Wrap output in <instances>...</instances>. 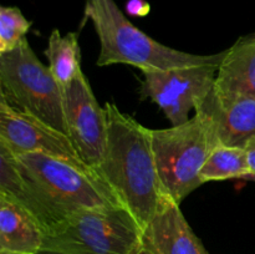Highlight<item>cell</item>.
Here are the masks:
<instances>
[{"label": "cell", "mask_w": 255, "mask_h": 254, "mask_svg": "<svg viewBox=\"0 0 255 254\" xmlns=\"http://www.w3.org/2000/svg\"><path fill=\"white\" fill-rule=\"evenodd\" d=\"M143 246L153 254H209L179 204L169 199L143 229Z\"/></svg>", "instance_id": "obj_11"}, {"label": "cell", "mask_w": 255, "mask_h": 254, "mask_svg": "<svg viewBox=\"0 0 255 254\" xmlns=\"http://www.w3.org/2000/svg\"><path fill=\"white\" fill-rule=\"evenodd\" d=\"M151 11V5L146 0H128L126 2V12L131 16H147Z\"/></svg>", "instance_id": "obj_17"}, {"label": "cell", "mask_w": 255, "mask_h": 254, "mask_svg": "<svg viewBox=\"0 0 255 254\" xmlns=\"http://www.w3.org/2000/svg\"><path fill=\"white\" fill-rule=\"evenodd\" d=\"M186 124L151 129L157 172L167 199L181 206L189 193L201 187L199 173L214 147L219 144L212 120L194 111Z\"/></svg>", "instance_id": "obj_5"}, {"label": "cell", "mask_w": 255, "mask_h": 254, "mask_svg": "<svg viewBox=\"0 0 255 254\" xmlns=\"http://www.w3.org/2000/svg\"><path fill=\"white\" fill-rule=\"evenodd\" d=\"M143 229L125 207L76 212L44 232L36 254H137Z\"/></svg>", "instance_id": "obj_4"}, {"label": "cell", "mask_w": 255, "mask_h": 254, "mask_svg": "<svg viewBox=\"0 0 255 254\" xmlns=\"http://www.w3.org/2000/svg\"><path fill=\"white\" fill-rule=\"evenodd\" d=\"M217 65L142 70L139 95L149 99L163 111L172 126L189 121L191 111H196L213 90Z\"/></svg>", "instance_id": "obj_7"}, {"label": "cell", "mask_w": 255, "mask_h": 254, "mask_svg": "<svg viewBox=\"0 0 255 254\" xmlns=\"http://www.w3.org/2000/svg\"><path fill=\"white\" fill-rule=\"evenodd\" d=\"M197 110L212 120L219 143L246 148L248 142L255 138L253 96L219 97L211 91Z\"/></svg>", "instance_id": "obj_10"}, {"label": "cell", "mask_w": 255, "mask_h": 254, "mask_svg": "<svg viewBox=\"0 0 255 254\" xmlns=\"http://www.w3.org/2000/svg\"><path fill=\"white\" fill-rule=\"evenodd\" d=\"M42 239L44 231L31 212L0 194V252L36 254Z\"/></svg>", "instance_id": "obj_13"}, {"label": "cell", "mask_w": 255, "mask_h": 254, "mask_svg": "<svg viewBox=\"0 0 255 254\" xmlns=\"http://www.w3.org/2000/svg\"><path fill=\"white\" fill-rule=\"evenodd\" d=\"M247 158H248V166L251 169L252 178H255V138L248 142L246 146Z\"/></svg>", "instance_id": "obj_18"}, {"label": "cell", "mask_w": 255, "mask_h": 254, "mask_svg": "<svg viewBox=\"0 0 255 254\" xmlns=\"http://www.w3.org/2000/svg\"><path fill=\"white\" fill-rule=\"evenodd\" d=\"M212 91L219 97H255V35L241 37L227 49Z\"/></svg>", "instance_id": "obj_12"}, {"label": "cell", "mask_w": 255, "mask_h": 254, "mask_svg": "<svg viewBox=\"0 0 255 254\" xmlns=\"http://www.w3.org/2000/svg\"><path fill=\"white\" fill-rule=\"evenodd\" d=\"M202 183L232 178H252L246 148L217 144L199 173Z\"/></svg>", "instance_id": "obj_15"}, {"label": "cell", "mask_w": 255, "mask_h": 254, "mask_svg": "<svg viewBox=\"0 0 255 254\" xmlns=\"http://www.w3.org/2000/svg\"><path fill=\"white\" fill-rule=\"evenodd\" d=\"M105 109L107 146L96 173L144 229L168 201L157 172L151 129L112 102Z\"/></svg>", "instance_id": "obj_1"}, {"label": "cell", "mask_w": 255, "mask_h": 254, "mask_svg": "<svg viewBox=\"0 0 255 254\" xmlns=\"http://www.w3.org/2000/svg\"><path fill=\"white\" fill-rule=\"evenodd\" d=\"M0 142L14 154L39 153L56 157L87 173L96 172L77 153L69 136L45 122L12 109L0 97Z\"/></svg>", "instance_id": "obj_9"}, {"label": "cell", "mask_w": 255, "mask_h": 254, "mask_svg": "<svg viewBox=\"0 0 255 254\" xmlns=\"http://www.w3.org/2000/svg\"><path fill=\"white\" fill-rule=\"evenodd\" d=\"M0 97L12 109L67 134L62 87L26 37L11 51L0 54Z\"/></svg>", "instance_id": "obj_6"}, {"label": "cell", "mask_w": 255, "mask_h": 254, "mask_svg": "<svg viewBox=\"0 0 255 254\" xmlns=\"http://www.w3.org/2000/svg\"><path fill=\"white\" fill-rule=\"evenodd\" d=\"M85 19L91 20L100 40L97 66L126 64L142 70L217 65L227 50L214 55H194L156 41L134 26L115 0H86Z\"/></svg>", "instance_id": "obj_3"}, {"label": "cell", "mask_w": 255, "mask_h": 254, "mask_svg": "<svg viewBox=\"0 0 255 254\" xmlns=\"http://www.w3.org/2000/svg\"><path fill=\"white\" fill-rule=\"evenodd\" d=\"M0 254H20V253H10V252H0Z\"/></svg>", "instance_id": "obj_20"}, {"label": "cell", "mask_w": 255, "mask_h": 254, "mask_svg": "<svg viewBox=\"0 0 255 254\" xmlns=\"http://www.w3.org/2000/svg\"><path fill=\"white\" fill-rule=\"evenodd\" d=\"M31 21L16 6L0 7V54L11 51L26 37Z\"/></svg>", "instance_id": "obj_16"}, {"label": "cell", "mask_w": 255, "mask_h": 254, "mask_svg": "<svg viewBox=\"0 0 255 254\" xmlns=\"http://www.w3.org/2000/svg\"><path fill=\"white\" fill-rule=\"evenodd\" d=\"M67 136L82 161L95 172L107 146V112L95 97L89 80L81 71L62 87Z\"/></svg>", "instance_id": "obj_8"}, {"label": "cell", "mask_w": 255, "mask_h": 254, "mask_svg": "<svg viewBox=\"0 0 255 254\" xmlns=\"http://www.w3.org/2000/svg\"><path fill=\"white\" fill-rule=\"evenodd\" d=\"M137 254H153V253H152V252L149 251V249H147L146 247L143 246V247H142V248H141V251H139Z\"/></svg>", "instance_id": "obj_19"}, {"label": "cell", "mask_w": 255, "mask_h": 254, "mask_svg": "<svg viewBox=\"0 0 255 254\" xmlns=\"http://www.w3.org/2000/svg\"><path fill=\"white\" fill-rule=\"evenodd\" d=\"M45 56L57 84L61 87L66 86L81 71L79 34L67 32L66 35H61L57 29L52 30L47 40Z\"/></svg>", "instance_id": "obj_14"}, {"label": "cell", "mask_w": 255, "mask_h": 254, "mask_svg": "<svg viewBox=\"0 0 255 254\" xmlns=\"http://www.w3.org/2000/svg\"><path fill=\"white\" fill-rule=\"evenodd\" d=\"M15 158L27 184V211L44 232L76 212L121 206L96 174L39 152L15 154Z\"/></svg>", "instance_id": "obj_2"}]
</instances>
